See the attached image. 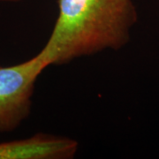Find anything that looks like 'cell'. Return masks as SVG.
<instances>
[{"mask_svg":"<svg viewBox=\"0 0 159 159\" xmlns=\"http://www.w3.org/2000/svg\"><path fill=\"white\" fill-rule=\"evenodd\" d=\"M136 21L133 0H58V15L42 50L51 66L118 51L128 43Z\"/></svg>","mask_w":159,"mask_h":159,"instance_id":"6da1fadb","label":"cell"},{"mask_svg":"<svg viewBox=\"0 0 159 159\" xmlns=\"http://www.w3.org/2000/svg\"><path fill=\"white\" fill-rule=\"evenodd\" d=\"M50 66L41 50L24 62L0 66V133L17 129L29 118L36 80Z\"/></svg>","mask_w":159,"mask_h":159,"instance_id":"7a4b0ae2","label":"cell"},{"mask_svg":"<svg viewBox=\"0 0 159 159\" xmlns=\"http://www.w3.org/2000/svg\"><path fill=\"white\" fill-rule=\"evenodd\" d=\"M77 151V141L48 134L0 142V159H66Z\"/></svg>","mask_w":159,"mask_h":159,"instance_id":"3957f363","label":"cell"},{"mask_svg":"<svg viewBox=\"0 0 159 159\" xmlns=\"http://www.w3.org/2000/svg\"><path fill=\"white\" fill-rule=\"evenodd\" d=\"M21 1L23 0H0V2H9V3H18Z\"/></svg>","mask_w":159,"mask_h":159,"instance_id":"277c9868","label":"cell"}]
</instances>
